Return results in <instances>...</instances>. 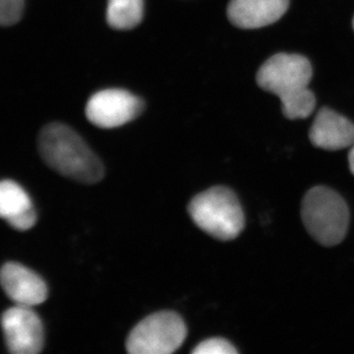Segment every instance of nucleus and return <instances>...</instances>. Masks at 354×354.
<instances>
[{
    "instance_id": "f257e3e1",
    "label": "nucleus",
    "mask_w": 354,
    "mask_h": 354,
    "mask_svg": "<svg viewBox=\"0 0 354 354\" xmlns=\"http://www.w3.org/2000/svg\"><path fill=\"white\" fill-rule=\"evenodd\" d=\"M38 145L44 162L60 176L84 184L99 183L104 177L101 160L67 125H46L39 133Z\"/></svg>"
},
{
    "instance_id": "f03ea898",
    "label": "nucleus",
    "mask_w": 354,
    "mask_h": 354,
    "mask_svg": "<svg viewBox=\"0 0 354 354\" xmlns=\"http://www.w3.org/2000/svg\"><path fill=\"white\" fill-rule=\"evenodd\" d=\"M188 213L203 232L221 241L236 239L245 223L239 198L225 186L196 195L188 205Z\"/></svg>"
},
{
    "instance_id": "7ed1b4c3",
    "label": "nucleus",
    "mask_w": 354,
    "mask_h": 354,
    "mask_svg": "<svg viewBox=\"0 0 354 354\" xmlns=\"http://www.w3.org/2000/svg\"><path fill=\"white\" fill-rule=\"evenodd\" d=\"M301 216L307 232L324 246L337 245L348 234V205L339 193L325 186H316L305 194Z\"/></svg>"
},
{
    "instance_id": "20e7f679",
    "label": "nucleus",
    "mask_w": 354,
    "mask_h": 354,
    "mask_svg": "<svg viewBox=\"0 0 354 354\" xmlns=\"http://www.w3.org/2000/svg\"><path fill=\"white\" fill-rule=\"evenodd\" d=\"M186 335L187 328L178 313L156 312L133 328L127 349L131 354H171L183 346Z\"/></svg>"
},
{
    "instance_id": "39448f33",
    "label": "nucleus",
    "mask_w": 354,
    "mask_h": 354,
    "mask_svg": "<svg viewBox=\"0 0 354 354\" xmlns=\"http://www.w3.org/2000/svg\"><path fill=\"white\" fill-rule=\"evenodd\" d=\"M311 78L312 66L307 58L278 53L260 67L256 79L261 88L281 99L307 88Z\"/></svg>"
},
{
    "instance_id": "423d86ee",
    "label": "nucleus",
    "mask_w": 354,
    "mask_h": 354,
    "mask_svg": "<svg viewBox=\"0 0 354 354\" xmlns=\"http://www.w3.org/2000/svg\"><path fill=\"white\" fill-rule=\"evenodd\" d=\"M143 109L142 100L128 91L109 88L90 97L86 106V115L95 127L111 129L134 120Z\"/></svg>"
},
{
    "instance_id": "0eeeda50",
    "label": "nucleus",
    "mask_w": 354,
    "mask_h": 354,
    "mask_svg": "<svg viewBox=\"0 0 354 354\" xmlns=\"http://www.w3.org/2000/svg\"><path fill=\"white\" fill-rule=\"evenodd\" d=\"M7 349L14 354H37L44 344L43 324L32 307L16 305L2 314Z\"/></svg>"
},
{
    "instance_id": "6e6552de",
    "label": "nucleus",
    "mask_w": 354,
    "mask_h": 354,
    "mask_svg": "<svg viewBox=\"0 0 354 354\" xmlns=\"http://www.w3.org/2000/svg\"><path fill=\"white\" fill-rule=\"evenodd\" d=\"M1 286L16 305L32 307L46 301L48 291L38 274L19 263L8 262L0 272Z\"/></svg>"
},
{
    "instance_id": "1a4fd4ad",
    "label": "nucleus",
    "mask_w": 354,
    "mask_h": 354,
    "mask_svg": "<svg viewBox=\"0 0 354 354\" xmlns=\"http://www.w3.org/2000/svg\"><path fill=\"white\" fill-rule=\"evenodd\" d=\"M290 0H230L227 17L235 27L258 29L281 19Z\"/></svg>"
},
{
    "instance_id": "9d476101",
    "label": "nucleus",
    "mask_w": 354,
    "mask_h": 354,
    "mask_svg": "<svg viewBox=\"0 0 354 354\" xmlns=\"http://www.w3.org/2000/svg\"><path fill=\"white\" fill-rule=\"evenodd\" d=\"M309 138L324 150H342L354 145V124L333 109L324 108L317 113Z\"/></svg>"
},
{
    "instance_id": "9b49d317",
    "label": "nucleus",
    "mask_w": 354,
    "mask_h": 354,
    "mask_svg": "<svg viewBox=\"0 0 354 354\" xmlns=\"http://www.w3.org/2000/svg\"><path fill=\"white\" fill-rule=\"evenodd\" d=\"M0 216L10 227L25 232L36 225L37 214L24 188L11 179L0 184Z\"/></svg>"
},
{
    "instance_id": "f8f14e48",
    "label": "nucleus",
    "mask_w": 354,
    "mask_h": 354,
    "mask_svg": "<svg viewBox=\"0 0 354 354\" xmlns=\"http://www.w3.org/2000/svg\"><path fill=\"white\" fill-rule=\"evenodd\" d=\"M144 0H109L106 21L116 30H130L143 19Z\"/></svg>"
},
{
    "instance_id": "ddd939ff",
    "label": "nucleus",
    "mask_w": 354,
    "mask_h": 354,
    "mask_svg": "<svg viewBox=\"0 0 354 354\" xmlns=\"http://www.w3.org/2000/svg\"><path fill=\"white\" fill-rule=\"evenodd\" d=\"M283 113L290 120H299L311 115L316 106L315 95L308 88L281 97Z\"/></svg>"
},
{
    "instance_id": "4468645a",
    "label": "nucleus",
    "mask_w": 354,
    "mask_h": 354,
    "mask_svg": "<svg viewBox=\"0 0 354 354\" xmlns=\"http://www.w3.org/2000/svg\"><path fill=\"white\" fill-rule=\"evenodd\" d=\"M24 10V0H0V23L9 27L19 22Z\"/></svg>"
},
{
    "instance_id": "2eb2a0df",
    "label": "nucleus",
    "mask_w": 354,
    "mask_h": 354,
    "mask_svg": "<svg viewBox=\"0 0 354 354\" xmlns=\"http://www.w3.org/2000/svg\"><path fill=\"white\" fill-rule=\"evenodd\" d=\"M194 354H235L236 349L227 339L221 337L206 339L193 349Z\"/></svg>"
},
{
    "instance_id": "dca6fc26",
    "label": "nucleus",
    "mask_w": 354,
    "mask_h": 354,
    "mask_svg": "<svg viewBox=\"0 0 354 354\" xmlns=\"http://www.w3.org/2000/svg\"><path fill=\"white\" fill-rule=\"evenodd\" d=\"M349 169L354 176V145L348 153Z\"/></svg>"
},
{
    "instance_id": "f3484780",
    "label": "nucleus",
    "mask_w": 354,
    "mask_h": 354,
    "mask_svg": "<svg viewBox=\"0 0 354 354\" xmlns=\"http://www.w3.org/2000/svg\"><path fill=\"white\" fill-rule=\"evenodd\" d=\"M353 29H354V19H353Z\"/></svg>"
}]
</instances>
